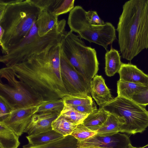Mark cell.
<instances>
[{"instance_id": "obj_9", "label": "cell", "mask_w": 148, "mask_h": 148, "mask_svg": "<svg viewBox=\"0 0 148 148\" xmlns=\"http://www.w3.org/2000/svg\"><path fill=\"white\" fill-rule=\"evenodd\" d=\"M61 76L64 86L70 95L90 96V80L78 72L61 50L60 57Z\"/></svg>"}, {"instance_id": "obj_25", "label": "cell", "mask_w": 148, "mask_h": 148, "mask_svg": "<svg viewBox=\"0 0 148 148\" xmlns=\"http://www.w3.org/2000/svg\"><path fill=\"white\" fill-rule=\"evenodd\" d=\"M60 114L69 121L76 125L82 123L88 115L75 110L69 105L65 104Z\"/></svg>"}, {"instance_id": "obj_33", "label": "cell", "mask_w": 148, "mask_h": 148, "mask_svg": "<svg viewBox=\"0 0 148 148\" xmlns=\"http://www.w3.org/2000/svg\"><path fill=\"white\" fill-rule=\"evenodd\" d=\"M31 2L40 10L45 9L50 10L55 0H30Z\"/></svg>"}, {"instance_id": "obj_28", "label": "cell", "mask_w": 148, "mask_h": 148, "mask_svg": "<svg viewBox=\"0 0 148 148\" xmlns=\"http://www.w3.org/2000/svg\"><path fill=\"white\" fill-rule=\"evenodd\" d=\"M65 104L72 106L90 105L93 103L90 96L70 95L63 99Z\"/></svg>"}, {"instance_id": "obj_24", "label": "cell", "mask_w": 148, "mask_h": 148, "mask_svg": "<svg viewBox=\"0 0 148 148\" xmlns=\"http://www.w3.org/2000/svg\"><path fill=\"white\" fill-rule=\"evenodd\" d=\"M64 106V101L62 99L44 101L39 106L36 113H61Z\"/></svg>"}, {"instance_id": "obj_30", "label": "cell", "mask_w": 148, "mask_h": 148, "mask_svg": "<svg viewBox=\"0 0 148 148\" xmlns=\"http://www.w3.org/2000/svg\"><path fill=\"white\" fill-rule=\"evenodd\" d=\"M130 99L146 107L148 105V89L133 95Z\"/></svg>"}, {"instance_id": "obj_2", "label": "cell", "mask_w": 148, "mask_h": 148, "mask_svg": "<svg viewBox=\"0 0 148 148\" xmlns=\"http://www.w3.org/2000/svg\"><path fill=\"white\" fill-rule=\"evenodd\" d=\"M117 31L123 58L131 61L148 48V0L125 2L119 18Z\"/></svg>"}, {"instance_id": "obj_10", "label": "cell", "mask_w": 148, "mask_h": 148, "mask_svg": "<svg viewBox=\"0 0 148 148\" xmlns=\"http://www.w3.org/2000/svg\"><path fill=\"white\" fill-rule=\"evenodd\" d=\"M131 143L129 137L119 132L108 136L97 135L85 140L78 141L79 148H126Z\"/></svg>"}, {"instance_id": "obj_6", "label": "cell", "mask_w": 148, "mask_h": 148, "mask_svg": "<svg viewBox=\"0 0 148 148\" xmlns=\"http://www.w3.org/2000/svg\"><path fill=\"white\" fill-rule=\"evenodd\" d=\"M86 12L79 5L75 6L70 12L67 23L70 30L77 33L81 38L101 46L107 50L116 38L115 27L108 22L102 25L91 24L87 18Z\"/></svg>"}, {"instance_id": "obj_22", "label": "cell", "mask_w": 148, "mask_h": 148, "mask_svg": "<svg viewBox=\"0 0 148 148\" xmlns=\"http://www.w3.org/2000/svg\"><path fill=\"white\" fill-rule=\"evenodd\" d=\"M78 140L71 135L64 136L47 144L33 147L28 144L23 148H79L77 145Z\"/></svg>"}, {"instance_id": "obj_26", "label": "cell", "mask_w": 148, "mask_h": 148, "mask_svg": "<svg viewBox=\"0 0 148 148\" xmlns=\"http://www.w3.org/2000/svg\"><path fill=\"white\" fill-rule=\"evenodd\" d=\"M74 0H55L51 11L59 15L70 12L74 8Z\"/></svg>"}, {"instance_id": "obj_14", "label": "cell", "mask_w": 148, "mask_h": 148, "mask_svg": "<svg viewBox=\"0 0 148 148\" xmlns=\"http://www.w3.org/2000/svg\"><path fill=\"white\" fill-rule=\"evenodd\" d=\"M118 73L121 80L148 86V75L136 65L122 63Z\"/></svg>"}, {"instance_id": "obj_3", "label": "cell", "mask_w": 148, "mask_h": 148, "mask_svg": "<svg viewBox=\"0 0 148 148\" xmlns=\"http://www.w3.org/2000/svg\"><path fill=\"white\" fill-rule=\"evenodd\" d=\"M0 14V27L4 30L0 45L3 54L18 44L27 35L36 21L40 10L30 0L5 1Z\"/></svg>"}, {"instance_id": "obj_20", "label": "cell", "mask_w": 148, "mask_h": 148, "mask_svg": "<svg viewBox=\"0 0 148 148\" xmlns=\"http://www.w3.org/2000/svg\"><path fill=\"white\" fill-rule=\"evenodd\" d=\"M110 113L103 108L88 115L82 123L92 131L97 132L105 123Z\"/></svg>"}, {"instance_id": "obj_1", "label": "cell", "mask_w": 148, "mask_h": 148, "mask_svg": "<svg viewBox=\"0 0 148 148\" xmlns=\"http://www.w3.org/2000/svg\"><path fill=\"white\" fill-rule=\"evenodd\" d=\"M61 42L12 67L17 79L44 101L63 99L70 95L61 74Z\"/></svg>"}, {"instance_id": "obj_27", "label": "cell", "mask_w": 148, "mask_h": 148, "mask_svg": "<svg viewBox=\"0 0 148 148\" xmlns=\"http://www.w3.org/2000/svg\"><path fill=\"white\" fill-rule=\"evenodd\" d=\"M97 134V132L91 130L82 123L77 125L71 135L78 141H81L92 137Z\"/></svg>"}, {"instance_id": "obj_11", "label": "cell", "mask_w": 148, "mask_h": 148, "mask_svg": "<svg viewBox=\"0 0 148 148\" xmlns=\"http://www.w3.org/2000/svg\"><path fill=\"white\" fill-rule=\"evenodd\" d=\"M39 106L17 108L12 111L8 117L2 122L12 130L18 136H21L35 114Z\"/></svg>"}, {"instance_id": "obj_5", "label": "cell", "mask_w": 148, "mask_h": 148, "mask_svg": "<svg viewBox=\"0 0 148 148\" xmlns=\"http://www.w3.org/2000/svg\"><path fill=\"white\" fill-rule=\"evenodd\" d=\"M62 50L76 70L92 80L99 70V63L95 49L86 45L81 38L70 30L61 42Z\"/></svg>"}, {"instance_id": "obj_15", "label": "cell", "mask_w": 148, "mask_h": 148, "mask_svg": "<svg viewBox=\"0 0 148 148\" xmlns=\"http://www.w3.org/2000/svg\"><path fill=\"white\" fill-rule=\"evenodd\" d=\"M58 17L49 9L40 10L36 21L40 37L46 35L57 24Z\"/></svg>"}, {"instance_id": "obj_31", "label": "cell", "mask_w": 148, "mask_h": 148, "mask_svg": "<svg viewBox=\"0 0 148 148\" xmlns=\"http://www.w3.org/2000/svg\"><path fill=\"white\" fill-rule=\"evenodd\" d=\"M87 18L89 22L95 25H102L105 23L99 16L95 11L89 10L86 12Z\"/></svg>"}, {"instance_id": "obj_7", "label": "cell", "mask_w": 148, "mask_h": 148, "mask_svg": "<svg viewBox=\"0 0 148 148\" xmlns=\"http://www.w3.org/2000/svg\"><path fill=\"white\" fill-rule=\"evenodd\" d=\"M101 107L109 113L123 117L125 123L121 132L142 133L148 127V111L132 100L117 96Z\"/></svg>"}, {"instance_id": "obj_12", "label": "cell", "mask_w": 148, "mask_h": 148, "mask_svg": "<svg viewBox=\"0 0 148 148\" xmlns=\"http://www.w3.org/2000/svg\"><path fill=\"white\" fill-rule=\"evenodd\" d=\"M60 113H36L33 115L24 132L28 135L52 130L53 121L60 114Z\"/></svg>"}, {"instance_id": "obj_32", "label": "cell", "mask_w": 148, "mask_h": 148, "mask_svg": "<svg viewBox=\"0 0 148 148\" xmlns=\"http://www.w3.org/2000/svg\"><path fill=\"white\" fill-rule=\"evenodd\" d=\"M71 106L75 110L82 113L88 115L93 112L97 110L96 106L94 103L92 104L88 105Z\"/></svg>"}, {"instance_id": "obj_19", "label": "cell", "mask_w": 148, "mask_h": 148, "mask_svg": "<svg viewBox=\"0 0 148 148\" xmlns=\"http://www.w3.org/2000/svg\"><path fill=\"white\" fill-rule=\"evenodd\" d=\"M105 60V72L107 76L111 77L118 73L123 63L118 51L112 46L110 50L107 51L106 53Z\"/></svg>"}, {"instance_id": "obj_35", "label": "cell", "mask_w": 148, "mask_h": 148, "mask_svg": "<svg viewBox=\"0 0 148 148\" xmlns=\"http://www.w3.org/2000/svg\"><path fill=\"white\" fill-rule=\"evenodd\" d=\"M141 148H148V144Z\"/></svg>"}, {"instance_id": "obj_23", "label": "cell", "mask_w": 148, "mask_h": 148, "mask_svg": "<svg viewBox=\"0 0 148 148\" xmlns=\"http://www.w3.org/2000/svg\"><path fill=\"white\" fill-rule=\"evenodd\" d=\"M77 125L69 121L61 114L51 124L52 130L64 136L71 135Z\"/></svg>"}, {"instance_id": "obj_21", "label": "cell", "mask_w": 148, "mask_h": 148, "mask_svg": "<svg viewBox=\"0 0 148 148\" xmlns=\"http://www.w3.org/2000/svg\"><path fill=\"white\" fill-rule=\"evenodd\" d=\"M118 96L130 99L133 95L148 89V86L119 79L117 82Z\"/></svg>"}, {"instance_id": "obj_34", "label": "cell", "mask_w": 148, "mask_h": 148, "mask_svg": "<svg viewBox=\"0 0 148 148\" xmlns=\"http://www.w3.org/2000/svg\"><path fill=\"white\" fill-rule=\"evenodd\" d=\"M126 148H141V147H134L131 145V143H130L128 147Z\"/></svg>"}, {"instance_id": "obj_17", "label": "cell", "mask_w": 148, "mask_h": 148, "mask_svg": "<svg viewBox=\"0 0 148 148\" xmlns=\"http://www.w3.org/2000/svg\"><path fill=\"white\" fill-rule=\"evenodd\" d=\"M64 137L53 130L26 136L29 145L37 147L47 144Z\"/></svg>"}, {"instance_id": "obj_13", "label": "cell", "mask_w": 148, "mask_h": 148, "mask_svg": "<svg viewBox=\"0 0 148 148\" xmlns=\"http://www.w3.org/2000/svg\"><path fill=\"white\" fill-rule=\"evenodd\" d=\"M90 93L99 108L114 99L111 95L110 90L105 84L104 79L101 75H96L92 79Z\"/></svg>"}, {"instance_id": "obj_18", "label": "cell", "mask_w": 148, "mask_h": 148, "mask_svg": "<svg viewBox=\"0 0 148 148\" xmlns=\"http://www.w3.org/2000/svg\"><path fill=\"white\" fill-rule=\"evenodd\" d=\"M19 137L10 127L0 122V148H17L20 144Z\"/></svg>"}, {"instance_id": "obj_29", "label": "cell", "mask_w": 148, "mask_h": 148, "mask_svg": "<svg viewBox=\"0 0 148 148\" xmlns=\"http://www.w3.org/2000/svg\"><path fill=\"white\" fill-rule=\"evenodd\" d=\"M16 109L6 98L0 95V122L7 119L11 112Z\"/></svg>"}, {"instance_id": "obj_16", "label": "cell", "mask_w": 148, "mask_h": 148, "mask_svg": "<svg viewBox=\"0 0 148 148\" xmlns=\"http://www.w3.org/2000/svg\"><path fill=\"white\" fill-rule=\"evenodd\" d=\"M125 122L123 117L110 113L105 123L97 131V135L100 136H110L121 132L123 126Z\"/></svg>"}, {"instance_id": "obj_4", "label": "cell", "mask_w": 148, "mask_h": 148, "mask_svg": "<svg viewBox=\"0 0 148 148\" xmlns=\"http://www.w3.org/2000/svg\"><path fill=\"white\" fill-rule=\"evenodd\" d=\"M66 21L62 19L45 36L40 37L36 21L27 35L18 44L9 49L7 54L0 56V61L7 67L23 62L30 58L49 50L61 42L67 33Z\"/></svg>"}, {"instance_id": "obj_8", "label": "cell", "mask_w": 148, "mask_h": 148, "mask_svg": "<svg viewBox=\"0 0 148 148\" xmlns=\"http://www.w3.org/2000/svg\"><path fill=\"white\" fill-rule=\"evenodd\" d=\"M1 78L5 79L7 84L0 80V95L6 98L17 108L39 106L43 100L30 90L16 77L11 67L0 70Z\"/></svg>"}]
</instances>
